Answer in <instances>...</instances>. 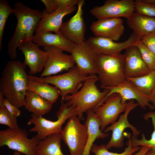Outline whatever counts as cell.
Segmentation results:
<instances>
[{
	"instance_id": "7402d4cb",
	"label": "cell",
	"mask_w": 155,
	"mask_h": 155,
	"mask_svg": "<svg viewBox=\"0 0 155 155\" xmlns=\"http://www.w3.org/2000/svg\"><path fill=\"white\" fill-rule=\"evenodd\" d=\"M86 113L85 124L87 129L88 137L82 155H90V152L94 141L100 138L104 139L108 135V133L101 131L100 121L93 110L87 111Z\"/></svg>"
},
{
	"instance_id": "ffe728a7",
	"label": "cell",
	"mask_w": 155,
	"mask_h": 155,
	"mask_svg": "<svg viewBox=\"0 0 155 155\" xmlns=\"http://www.w3.org/2000/svg\"><path fill=\"white\" fill-rule=\"evenodd\" d=\"M105 88L109 89V92L105 98L113 93H117L121 96L123 103L126 102L128 100H135L139 106L144 109H145L147 106L151 110L154 108L149 101L148 96L141 92L130 81L127 79L117 86Z\"/></svg>"
},
{
	"instance_id": "f1b7e54d",
	"label": "cell",
	"mask_w": 155,
	"mask_h": 155,
	"mask_svg": "<svg viewBox=\"0 0 155 155\" xmlns=\"http://www.w3.org/2000/svg\"><path fill=\"white\" fill-rule=\"evenodd\" d=\"M127 147L125 148L122 153H118L109 151L105 147V145L102 144L100 145L93 144L92 147L91 151L95 155H134L135 153L138 151L140 148L139 146H133L127 143Z\"/></svg>"
},
{
	"instance_id": "484cf974",
	"label": "cell",
	"mask_w": 155,
	"mask_h": 155,
	"mask_svg": "<svg viewBox=\"0 0 155 155\" xmlns=\"http://www.w3.org/2000/svg\"><path fill=\"white\" fill-rule=\"evenodd\" d=\"M60 133L53 134L41 140L37 148L36 155H64L61 149Z\"/></svg>"
},
{
	"instance_id": "4dcf8cb0",
	"label": "cell",
	"mask_w": 155,
	"mask_h": 155,
	"mask_svg": "<svg viewBox=\"0 0 155 155\" xmlns=\"http://www.w3.org/2000/svg\"><path fill=\"white\" fill-rule=\"evenodd\" d=\"M135 45L140 50L143 59L150 70L155 71V55L145 47L140 40Z\"/></svg>"
},
{
	"instance_id": "cb8c5ba5",
	"label": "cell",
	"mask_w": 155,
	"mask_h": 155,
	"mask_svg": "<svg viewBox=\"0 0 155 155\" xmlns=\"http://www.w3.org/2000/svg\"><path fill=\"white\" fill-rule=\"evenodd\" d=\"M53 104L34 92L28 91L25 96L24 106L32 114L42 116L49 112Z\"/></svg>"
},
{
	"instance_id": "d590c367",
	"label": "cell",
	"mask_w": 155,
	"mask_h": 155,
	"mask_svg": "<svg viewBox=\"0 0 155 155\" xmlns=\"http://www.w3.org/2000/svg\"><path fill=\"white\" fill-rule=\"evenodd\" d=\"M3 106H4L8 111L14 116L17 117L20 115V110L19 108L11 104L5 98L4 101Z\"/></svg>"
},
{
	"instance_id": "7a4b0ae2",
	"label": "cell",
	"mask_w": 155,
	"mask_h": 155,
	"mask_svg": "<svg viewBox=\"0 0 155 155\" xmlns=\"http://www.w3.org/2000/svg\"><path fill=\"white\" fill-rule=\"evenodd\" d=\"M12 14L17 19L13 34L8 44V53L13 60L17 58V49L24 43L31 41L38 24L43 15V11L34 9L22 3H15Z\"/></svg>"
},
{
	"instance_id": "277c9868",
	"label": "cell",
	"mask_w": 155,
	"mask_h": 155,
	"mask_svg": "<svg viewBox=\"0 0 155 155\" xmlns=\"http://www.w3.org/2000/svg\"><path fill=\"white\" fill-rule=\"evenodd\" d=\"M98 78L103 89L117 86L126 80L124 71V55L97 54Z\"/></svg>"
},
{
	"instance_id": "83f0119b",
	"label": "cell",
	"mask_w": 155,
	"mask_h": 155,
	"mask_svg": "<svg viewBox=\"0 0 155 155\" xmlns=\"http://www.w3.org/2000/svg\"><path fill=\"white\" fill-rule=\"evenodd\" d=\"M141 92L149 96L155 86V71L135 78H127Z\"/></svg>"
},
{
	"instance_id": "d6a6232c",
	"label": "cell",
	"mask_w": 155,
	"mask_h": 155,
	"mask_svg": "<svg viewBox=\"0 0 155 155\" xmlns=\"http://www.w3.org/2000/svg\"><path fill=\"white\" fill-rule=\"evenodd\" d=\"M135 12L149 17L155 18V5L148 4L141 0H134Z\"/></svg>"
},
{
	"instance_id": "d4e9b609",
	"label": "cell",
	"mask_w": 155,
	"mask_h": 155,
	"mask_svg": "<svg viewBox=\"0 0 155 155\" xmlns=\"http://www.w3.org/2000/svg\"><path fill=\"white\" fill-rule=\"evenodd\" d=\"M48 83L36 82L29 78L27 91L36 94L53 104L61 95L60 91L56 87Z\"/></svg>"
},
{
	"instance_id": "74e56055",
	"label": "cell",
	"mask_w": 155,
	"mask_h": 155,
	"mask_svg": "<svg viewBox=\"0 0 155 155\" xmlns=\"http://www.w3.org/2000/svg\"><path fill=\"white\" fill-rule=\"evenodd\" d=\"M151 148L149 147L142 146L140 149L134 154V155H145L146 153Z\"/></svg>"
},
{
	"instance_id": "6da1fadb",
	"label": "cell",
	"mask_w": 155,
	"mask_h": 155,
	"mask_svg": "<svg viewBox=\"0 0 155 155\" xmlns=\"http://www.w3.org/2000/svg\"><path fill=\"white\" fill-rule=\"evenodd\" d=\"M26 66L20 61H9L2 71L0 79V92L19 108L24 106L27 91L29 75L26 71Z\"/></svg>"
},
{
	"instance_id": "7c38bea8",
	"label": "cell",
	"mask_w": 155,
	"mask_h": 155,
	"mask_svg": "<svg viewBox=\"0 0 155 155\" xmlns=\"http://www.w3.org/2000/svg\"><path fill=\"white\" fill-rule=\"evenodd\" d=\"M43 49L48 56L40 77L51 76L63 71H68L75 66L71 55L64 53L60 49L48 46L44 47Z\"/></svg>"
},
{
	"instance_id": "4316f807",
	"label": "cell",
	"mask_w": 155,
	"mask_h": 155,
	"mask_svg": "<svg viewBox=\"0 0 155 155\" xmlns=\"http://www.w3.org/2000/svg\"><path fill=\"white\" fill-rule=\"evenodd\" d=\"M146 120L150 118L152 121L154 130L149 139H147L144 134H142V139H138L133 135L131 137L130 133L125 132L124 135L128 138L127 143L133 146H144L155 150V111L148 112L144 116Z\"/></svg>"
},
{
	"instance_id": "7bdbcfd3",
	"label": "cell",
	"mask_w": 155,
	"mask_h": 155,
	"mask_svg": "<svg viewBox=\"0 0 155 155\" xmlns=\"http://www.w3.org/2000/svg\"><path fill=\"white\" fill-rule=\"evenodd\" d=\"M22 154L18 152L15 151L13 153V155H22Z\"/></svg>"
},
{
	"instance_id": "30bf717a",
	"label": "cell",
	"mask_w": 155,
	"mask_h": 155,
	"mask_svg": "<svg viewBox=\"0 0 155 155\" xmlns=\"http://www.w3.org/2000/svg\"><path fill=\"white\" fill-rule=\"evenodd\" d=\"M138 106V103H135L134 100H129L125 111L123 114L120 115L118 121L104 129V132L105 133L109 131H112L111 139L105 145V147L107 150L112 147L121 148L123 146L124 138V131L127 128L131 129L133 136L137 138L140 132L135 127L129 123L128 116L130 112Z\"/></svg>"
},
{
	"instance_id": "e0dca14e",
	"label": "cell",
	"mask_w": 155,
	"mask_h": 155,
	"mask_svg": "<svg viewBox=\"0 0 155 155\" xmlns=\"http://www.w3.org/2000/svg\"><path fill=\"white\" fill-rule=\"evenodd\" d=\"M39 47L31 41L24 43L18 48L24 55V63L29 68V75L41 72L44 69L48 55L46 52L40 49Z\"/></svg>"
},
{
	"instance_id": "60d3db41",
	"label": "cell",
	"mask_w": 155,
	"mask_h": 155,
	"mask_svg": "<svg viewBox=\"0 0 155 155\" xmlns=\"http://www.w3.org/2000/svg\"><path fill=\"white\" fill-rule=\"evenodd\" d=\"M5 98L3 94L0 92V106H3V104Z\"/></svg>"
},
{
	"instance_id": "ac0fdd59",
	"label": "cell",
	"mask_w": 155,
	"mask_h": 155,
	"mask_svg": "<svg viewBox=\"0 0 155 155\" xmlns=\"http://www.w3.org/2000/svg\"><path fill=\"white\" fill-rule=\"evenodd\" d=\"M77 9L75 5L58 8L53 12L49 13L44 9L43 15L39 21L35 32L36 34L54 32L61 33L60 29L64 17L74 12Z\"/></svg>"
},
{
	"instance_id": "8fae6325",
	"label": "cell",
	"mask_w": 155,
	"mask_h": 155,
	"mask_svg": "<svg viewBox=\"0 0 155 155\" xmlns=\"http://www.w3.org/2000/svg\"><path fill=\"white\" fill-rule=\"evenodd\" d=\"M90 11L98 20L121 17L127 19L134 12V0H107L102 5L95 6Z\"/></svg>"
},
{
	"instance_id": "f546056e",
	"label": "cell",
	"mask_w": 155,
	"mask_h": 155,
	"mask_svg": "<svg viewBox=\"0 0 155 155\" xmlns=\"http://www.w3.org/2000/svg\"><path fill=\"white\" fill-rule=\"evenodd\" d=\"M13 10L7 1L0 0V50L2 49V42L5 26L7 19Z\"/></svg>"
},
{
	"instance_id": "9c48e42d",
	"label": "cell",
	"mask_w": 155,
	"mask_h": 155,
	"mask_svg": "<svg viewBox=\"0 0 155 155\" xmlns=\"http://www.w3.org/2000/svg\"><path fill=\"white\" fill-rule=\"evenodd\" d=\"M128 102H122L120 95L113 93L105 98L102 104L93 109L100 123V129L102 131L106 126L115 121L119 115L124 112Z\"/></svg>"
},
{
	"instance_id": "8d00e7d4",
	"label": "cell",
	"mask_w": 155,
	"mask_h": 155,
	"mask_svg": "<svg viewBox=\"0 0 155 155\" xmlns=\"http://www.w3.org/2000/svg\"><path fill=\"white\" fill-rule=\"evenodd\" d=\"M44 5L46 11L49 13H51L57 9L54 3L53 0H41Z\"/></svg>"
},
{
	"instance_id": "836d02e7",
	"label": "cell",
	"mask_w": 155,
	"mask_h": 155,
	"mask_svg": "<svg viewBox=\"0 0 155 155\" xmlns=\"http://www.w3.org/2000/svg\"><path fill=\"white\" fill-rule=\"evenodd\" d=\"M140 41L145 47L155 55V32L141 37Z\"/></svg>"
},
{
	"instance_id": "d6986e66",
	"label": "cell",
	"mask_w": 155,
	"mask_h": 155,
	"mask_svg": "<svg viewBox=\"0 0 155 155\" xmlns=\"http://www.w3.org/2000/svg\"><path fill=\"white\" fill-rule=\"evenodd\" d=\"M124 55V71L126 79L137 78L146 75L151 71L135 45L125 49Z\"/></svg>"
},
{
	"instance_id": "2e32d148",
	"label": "cell",
	"mask_w": 155,
	"mask_h": 155,
	"mask_svg": "<svg viewBox=\"0 0 155 155\" xmlns=\"http://www.w3.org/2000/svg\"><path fill=\"white\" fill-rule=\"evenodd\" d=\"M90 29L95 36L116 41L124 34L125 28L121 18H109L93 22Z\"/></svg>"
},
{
	"instance_id": "b9f144b4",
	"label": "cell",
	"mask_w": 155,
	"mask_h": 155,
	"mask_svg": "<svg viewBox=\"0 0 155 155\" xmlns=\"http://www.w3.org/2000/svg\"><path fill=\"white\" fill-rule=\"evenodd\" d=\"M145 155H155V150L152 148Z\"/></svg>"
},
{
	"instance_id": "5b68a950",
	"label": "cell",
	"mask_w": 155,
	"mask_h": 155,
	"mask_svg": "<svg viewBox=\"0 0 155 155\" xmlns=\"http://www.w3.org/2000/svg\"><path fill=\"white\" fill-rule=\"evenodd\" d=\"M28 134L25 129L19 127L1 130L0 146H6L25 155H36L37 147L41 140L36 134L29 139Z\"/></svg>"
},
{
	"instance_id": "603a6c76",
	"label": "cell",
	"mask_w": 155,
	"mask_h": 155,
	"mask_svg": "<svg viewBox=\"0 0 155 155\" xmlns=\"http://www.w3.org/2000/svg\"><path fill=\"white\" fill-rule=\"evenodd\" d=\"M128 26L140 39L155 32V18L146 16L134 12L127 19Z\"/></svg>"
},
{
	"instance_id": "4fadbf2b",
	"label": "cell",
	"mask_w": 155,
	"mask_h": 155,
	"mask_svg": "<svg viewBox=\"0 0 155 155\" xmlns=\"http://www.w3.org/2000/svg\"><path fill=\"white\" fill-rule=\"evenodd\" d=\"M70 53L75 66L82 73L86 75L98 74L97 53L86 41L75 44Z\"/></svg>"
},
{
	"instance_id": "f35d334b",
	"label": "cell",
	"mask_w": 155,
	"mask_h": 155,
	"mask_svg": "<svg viewBox=\"0 0 155 155\" xmlns=\"http://www.w3.org/2000/svg\"><path fill=\"white\" fill-rule=\"evenodd\" d=\"M149 101L150 103L155 107V86L148 96Z\"/></svg>"
},
{
	"instance_id": "3957f363",
	"label": "cell",
	"mask_w": 155,
	"mask_h": 155,
	"mask_svg": "<svg viewBox=\"0 0 155 155\" xmlns=\"http://www.w3.org/2000/svg\"><path fill=\"white\" fill-rule=\"evenodd\" d=\"M98 80L96 75L91 76L84 82L81 88L74 94L68 95L62 100L72 109L74 115L80 119L83 118V113L93 110L102 104L109 92V89L104 88L100 91L96 85Z\"/></svg>"
},
{
	"instance_id": "5bb4252c",
	"label": "cell",
	"mask_w": 155,
	"mask_h": 155,
	"mask_svg": "<svg viewBox=\"0 0 155 155\" xmlns=\"http://www.w3.org/2000/svg\"><path fill=\"white\" fill-rule=\"evenodd\" d=\"M84 0H79L75 14L66 22H63L60 31L67 38L76 44L85 41V24L83 18Z\"/></svg>"
},
{
	"instance_id": "ab89813d",
	"label": "cell",
	"mask_w": 155,
	"mask_h": 155,
	"mask_svg": "<svg viewBox=\"0 0 155 155\" xmlns=\"http://www.w3.org/2000/svg\"><path fill=\"white\" fill-rule=\"evenodd\" d=\"M141 1L145 3L155 5V0H141Z\"/></svg>"
},
{
	"instance_id": "e575fe53",
	"label": "cell",
	"mask_w": 155,
	"mask_h": 155,
	"mask_svg": "<svg viewBox=\"0 0 155 155\" xmlns=\"http://www.w3.org/2000/svg\"><path fill=\"white\" fill-rule=\"evenodd\" d=\"M57 9L77 5L79 0H53Z\"/></svg>"
},
{
	"instance_id": "9a60e30c",
	"label": "cell",
	"mask_w": 155,
	"mask_h": 155,
	"mask_svg": "<svg viewBox=\"0 0 155 155\" xmlns=\"http://www.w3.org/2000/svg\"><path fill=\"white\" fill-rule=\"evenodd\" d=\"M140 39V38L133 32L127 40L122 42H117L95 36L89 37L86 42L97 54L113 55L121 53L123 50L135 45Z\"/></svg>"
},
{
	"instance_id": "8992f818",
	"label": "cell",
	"mask_w": 155,
	"mask_h": 155,
	"mask_svg": "<svg viewBox=\"0 0 155 155\" xmlns=\"http://www.w3.org/2000/svg\"><path fill=\"white\" fill-rule=\"evenodd\" d=\"M92 75H86L82 73L75 66L63 74L44 77L29 75L30 80L36 82L51 84L59 90L62 100L66 96L78 91L79 84Z\"/></svg>"
},
{
	"instance_id": "52a82bcc",
	"label": "cell",
	"mask_w": 155,
	"mask_h": 155,
	"mask_svg": "<svg viewBox=\"0 0 155 155\" xmlns=\"http://www.w3.org/2000/svg\"><path fill=\"white\" fill-rule=\"evenodd\" d=\"M62 101L59 110L57 113V119L56 121H51L42 116L32 114L27 125L33 124L34 126L29 129V132L37 133L36 135L41 140L51 135L60 133L63 129L62 125L71 116L75 115L71 108L64 101Z\"/></svg>"
},
{
	"instance_id": "44dd1931",
	"label": "cell",
	"mask_w": 155,
	"mask_h": 155,
	"mask_svg": "<svg viewBox=\"0 0 155 155\" xmlns=\"http://www.w3.org/2000/svg\"><path fill=\"white\" fill-rule=\"evenodd\" d=\"M32 41L39 46H55L70 53L76 44L67 38L61 33L53 34L50 32L35 33Z\"/></svg>"
},
{
	"instance_id": "1f68e13d",
	"label": "cell",
	"mask_w": 155,
	"mask_h": 155,
	"mask_svg": "<svg viewBox=\"0 0 155 155\" xmlns=\"http://www.w3.org/2000/svg\"><path fill=\"white\" fill-rule=\"evenodd\" d=\"M0 124L11 129L19 127L17 117L12 115L4 106H0Z\"/></svg>"
},
{
	"instance_id": "ba28073f",
	"label": "cell",
	"mask_w": 155,
	"mask_h": 155,
	"mask_svg": "<svg viewBox=\"0 0 155 155\" xmlns=\"http://www.w3.org/2000/svg\"><path fill=\"white\" fill-rule=\"evenodd\" d=\"M76 115L70 117L60 134L68 147L70 155H82L86 143L88 131Z\"/></svg>"
}]
</instances>
